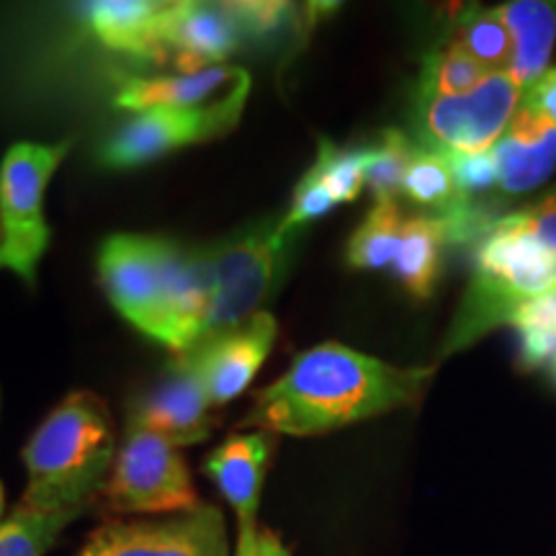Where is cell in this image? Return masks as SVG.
Wrapping results in <instances>:
<instances>
[{
  "instance_id": "6da1fadb",
  "label": "cell",
  "mask_w": 556,
  "mask_h": 556,
  "mask_svg": "<svg viewBox=\"0 0 556 556\" xmlns=\"http://www.w3.org/2000/svg\"><path fill=\"white\" fill-rule=\"evenodd\" d=\"M435 366L402 368L340 343L294 358L289 371L253 397L245 426L266 433L323 435L409 407L426 394Z\"/></svg>"
},
{
  "instance_id": "7a4b0ae2",
  "label": "cell",
  "mask_w": 556,
  "mask_h": 556,
  "mask_svg": "<svg viewBox=\"0 0 556 556\" xmlns=\"http://www.w3.org/2000/svg\"><path fill=\"white\" fill-rule=\"evenodd\" d=\"M26 492L34 510H86L106 486L116 458L111 415L93 392H73L41 420L24 446Z\"/></svg>"
},
{
  "instance_id": "3957f363",
  "label": "cell",
  "mask_w": 556,
  "mask_h": 556,
  "mask_svg": "<svg viewBox=\"0 0 556 556\" xmlns=\"http://www.w3.org/2000/svg\"><path fill=\"white\" fill-rule=\"evenodd\" d=\"M556 287V253L510 214L495 219L479 240L475 278L443 340V356L464 351L486 332L510 325L526 302Z\"/></svg>"
},
{
  "instance_id": "277c9868",
  "label": "cell",
  "mask_w": 556,
  "mask_h": 556,
  "mask_svg": "<svg viewBox=\"0 0 556 556\" xmlns=\"http://www.w3.org/2000/svg\"><path fill=\"white\" fill-rule=\"evenodd\" d=\"M299 232L302 229H291L283 217H263L229 238L201 245L214 296L206 338L263 312V304L281 287Z\"/></svg>"
},
{
  "instance_id": "5b68a950",
  "label": "cell",
  "mask_w": 556,
  "mask_h": 556,
  "mask_svg": "<svg viewBox=\"0 0 556 556\" xmlns=\"http://www.w3.org/2000/svg\"><path fill=\"white\" fill-rule=\"evenodd\" d=\"M70 139L54 144L16 142L0 163V268L34 287L52 229L45 219L47 186L70 152Z\"/></svg>"
},
{
  "instance_id": "8992f818",
  "label": "cell",
  "mask_w": 556,
  "mask_h": 556,
  "mask_svg": "<svg viewBox=\"0 0 556 556\" xmlns=\"http://www.w3.org/2000/svg\"><path fill=\"white\" fill-rule=\"evenodd\" d=\"M103 495L119 516H184L201 505L189 464L170 441L127 426Z\"/></svg>"
},
{
  "instance_id": "52a82bcc",
  "label": "cell",
  "mask_w": 556,
  "mask_h": 556,
  "mask_svg": "<svg viewBox=\"0 0 556 556\" xmlns=\"http://www.w3.org/2000/svg\"><path fill=\"white\" fill-rule=\"evenodd\" d=\"M250 80L225 99L197 109H152L135 114L101 148V163L114 170L142 168L173 150L208 142L227 135L240 122L248 101Z\"/></svg>"
},
{
  "instance_id": "ba28073f",
  "label": "cell",
  "mask_w": 556,
  "mask_h": 556,
  "mask_svg": "<svg viewBox=\"0 0 556 556\" xmlns=\"http://www.w3.org/2000/svg\"><path fill=\"white\" fill-rule=\"evenodd\" d=\"M510 73H492L464 96H420V148L441 152H486L500 142L523 99Z\"/></svg>"
},
{
  "instance_id": "9c48e42d",
  "label": "cell",
  "mask_w": 556,
  "mask_h": 556,
  "mask_svg": "<svg viewBox=\"0 0 556 556\" xmlns=\"http://www.w3.org/2000/svg\"><path fill=\"white\" fill-rule=\"evenodd\" d=\"M78 556H229L225 516L199 505L184 516L116 520L90 533Z\"/></svg>"
},
{
  "instance_id": "30bf717a",
  "label": "cell",
  "mask_w": 556,
  "mask_h": 556,
  "mask_svg": "<svg viewBox=\"0 0 556 556\" xmlns=\"http://www.w3.org/2000/svg\"><path fill=\"white\" fill-rule=\"evenodd\" d=\"M170 240L111 235L99 250V278L116 312L152 338L163 302Z\"/></svg>"
},
{
  "instance_id": "8fae6325",
  "label": "cell",
  "mask_w": 556,
  "mask_h": 556,
  "mask_svg": "<svg viewBox=\"0 0 556 556\" xmlns=\"http://www.w3.org/2000/svg\"><path fill=\"white\" fill-rule=\"evenodd\" d=\"M278 325L270 312H258L238 328L201 340L191 351L178 353L206 389L214 407H225L250 387L276 343Z\"/></svg>"
},
{
  "instance_id": "7c38bea8",
  "label": "cell",
  "mask_w": 556,
  "mask_h": 556,
  "mask_svg": "<svg viewBox=\"0 0 556 556\" xmlns=\"http://www.w3.org/2000/svg\"><path fill=\"white\" fill-rule=\"evenodd\" d=\"M212 402L197 374L184 358L176 356L163 368L157 381L144 389L129 405V426L157 433L173 446H193L212 435Z\"/></svg>"
},
{
  "instance_id": "4fadbf2b",
  "label": "cell",
  "mask_w": 556,
  "mask_h": 556,
  "mask_svg": "<svg viewBox=\"0 0 556 556\" xmlns=\"http://www.w3.org/2000/svg\"><path fill=\"white\" fill-rule=\"evenodd\" d=\"M212 304V278L201 248H184L170 240L163 302L152 340L176 353L191 351L206 338Z\"/></svg>"
},
{
  "instance_id": "5bb4252c",
  "label": "cell",
  "mask_w": 556,
  "mask_h": 556,
  "mask_svg": "<svg viewBox=\"0 0 556 556\" xmlns=\"http://www.w3.org/2000/svg\"><path fill=\"white\" fill-rule=\"evenodd\" d=\"M274 441L266 430L229 435L208 454L204 471L238 516V548L258 536V505Z\"/></svg>"
},
{
  "instance_id": "9a60e30c",
  "label": "cell",
  "mask_w": 556,
  "mask_h": 556,
  "mask_svg": "<svg viewBox=\"0 0 556 556\" xmlns=\"http://www.w3.org/2000/svg\"><path fill=\"white\" fill-rule=\"evenodd\" d=\"M165 50L176 54L180 73L225 65L238 50L242 31L225 3H170L165 18Z\"/></svg>"
},
{
  "instance_id": "2e32d148",
  "label": "cell",
  "mask_w": 556,
  "mask_h": 556,
  "mask_svg": "<svg viewBox=\"0 0 556 556\" xmlns=\"http://www.w3.org/2000/svg\"><path fill=\"white\" fill-rule=\"evenodd\" d=\"M500 199H518L544 186L556 170V127L516 111L510 127L492 148Z\"/></svg>"
},
{
  "instance_id": "e0dca14e",
  "label": "cell",
  "mask_w": 556,
  "mask_h": 556,
  "mask_svg": "<svg viewBox=\"0 0 556 556\" xmlns=\"http://www.w3.org/2000/svg\"><path fill=\"white\" fill-rule=\"evenodd\" d=\"M170 3H152V0H99L88 3L83 16L88 29L103 47L131 58L163 62L165 50V18Z\"/></svg>"
},
{
  "instance_id": "ac0fdd59",
  "label": "cell",
  "mask_w": 556,
  "mask_h": 556,
  "mask_svg": "<svg viewBox=\"0 0 556 556\" xmlns=\"http://www.w3.org/2000/svg\"><path fill=\"white\" fill-rule=\"evenodd\" d=\"M250 75L245 70L219 65L201 70L191 75H157V78H129L116 93L114 103L124 111H142L152 109H197L225 99L242 83H248Z\"/></svg>"
},
{
  "instance_id": "d6986e66",
  "label": "cell",
  "mask_w": 556,
  "mask_h": 556,
  "mask_svg": "<svg viewBox=\"0 0 556 556\" xmlns=\"http://www.w3.org/2000/svg\"><path fill=\"white\" fill-rule=\"evenodd\" d=\"M497 13L513 39V60L507 73L528 88L548 70L556 41V3L510 0L497 5Z\"/></svg>"
},
{
  "instance_id": "ffe728a7",
  "label": "cell",
  "mask_w": 556,
  "mask_h": 556,
  "mask_svg": "<svg viewBox=\"0 0 556 556\" xmlns=\"http://www.w3.org/2000/svg\"><path fill=\"white\" fill-rule=\"evenodd\" d=\"M446 245L448 235L441 217L420 214V217L405 219L392 270L409 294L417 299H428L433 294L438 270H441V253Z\"/></svg>"
},
{
  "instance_id": "44dd1931",
  "label": "cell",
  "mask_w": 556,
  "mask_h": 556,
  "mask_svg": "<svg viewBox=\"0 0 556 556\" xmlns=\"http://www.w3.org/2000/svg\"><path fill=\"white\" fill-rule=\"evenodd\" d=\"M402 197L417 206L433 208L435 214L448 212L467 201L456 189L448 152L420 148V144H415L413 160H409L405 180H402Z\"/></svg>"
},
{
  "instance_id": "7402d4cb",
  "label": "cell",
  "mask_w": 556,
  "mask_h": 556,
  "mask_svg": "<svg viewBox=\"0 0 556 556\" xmlns=\"http://www.w3.org/2000/svg\"><path fill=\"white\" fill-rule=\"evenodd\" d=\"M83 510H34L18 505L0 520V556H45Z\"/></svg>"
},
{
  "instance_id": "603a6c76",
  "label": "cell",
  "mask_w": 556,
  "mask_h": 556,
  "mask_svg": "<svg viewBox=\"0 0 556 556\" xmlns=\"http://www.w3.org/2000/svg\"><path fill=\"white\" fill-rule=\"evenodd\" d=\"M402 219L397 201H381L374 204L368 217L353 232L348 242V263L361 270H379L392 266L397 258Z\"/></svg>"
},
{
  "instance_id": "cb8c5ba5",
  "label": "cell",
  "mask_w": 556,
  "mask_h": 556,
  "mask_svg": "<svg viewBox=\"0 0 556 556\" xmlns=\"http://www.w3.org/2000/svg\"><path fill=\"white\" fill-rule=\"evenodd\" d=\"M454 45L462 47L486 73H507L513 60V39L497 9L467 11L458 18Z\"/></svg>"
},
{
  "instance_id": "d4e9b609",
  "label": "cell",
  "mask_w": 556,
  "mask_h": 556,
  "mask_svg": "<svg viewBox=\"0 0 556 556\" xmlns=\"http://www.w3.org/2000/svg\"><path fill=\"white\" fill-rule=\"evenodd\" d=\"M518 330V361L523 368H539L556 361V287L526 302L510 319Z\"/></svg>"
},
{
  "instance_id": "484cf974",
  "label": "cell",
  "mask_w": 556,
  "mask_h": 556,
  "mask_svg": "<svg viewBox=\"0 0 556 556\" xmlns=\"http://www.w3.org/2000/svg\"><path fill=\"white\" fill-rule=\"evenodd\" d=\"M366 189L374 193V201H397L402 197V180L413 160L415 144L400 129H389L381 135V142L366 148Z\"/></svg>"
},
{
  "instance_id": "4316f807",
  "label": "cell",
  "mask_w": 556,
  "mask_h": 556,
  "mask_svg": "<svg viewBox=\"0 0 556 556\" xmlns=\"http://www.w3.org/2000/svg\"><path fill=\"white\" fill-rule=\"evenodd\" d=\"M486 70L469 58L462 47L448 41L443 50L430 52L422 65L420 96H464L482 83Z\"/></svg>"
},
{
  "instance_id": "83f0119b",
  "label": "cell",
  "mask_w": 556,
  "mask_h": 556,
  "mask_svg": "<svg viewBox=\"0 0 556 556\" xmlns=\"http://www.w3.org/2000/svg\"><path fill=\"white\" fill-rule=\"evenodd\" d=\"M368 150H340L330 139H319V152L312 173L336 199V204L356 201L366 186Z\"/></svg>"
},
{
  "instance_id": "f1b7e54d",
  "label": "cell",
  "mask_w": 556,
  "mask_h": 556,
  "mask_svg": "<svg viewBox=\"0 0 556 556\" xmlns=\"http://www.w3.org/2000/svg\"><path fill=\"white\" fill-rule=\"evenodd\" d=\"M451 170H454L456 189L462 199L475 201L477 197L497 189V163L492 150L486 152H448Z\"/></svg>"
},
{
  "instance_id": "f546056e",
  "label": "cell",
  "mask_w": 556,
  "mask_h": 556,
  "mask_svg": "<svg viewBox=\"0 0 556 556\" xmlns=\"http://www.w3.org/2000/svg\"><path fill=\"white\" fill-rule=\"evenodd\" d=\"M336 206V199H332L328 189H325L323 180H319L312 170H307L296 184L289 212L283 214V222H287L291 229H304L309 222L325 217V214H330Z\"/></svg>"
},
{
  "instance_id": "4dcf8cb0",
  "label": "cell",
  "mask_w": 556,
  "mask_h": 556,
  "mask_svg": "<svg viewBox=\"0 0 556 556\" xmlns=\"http://www.w3.org/2000/svg\"><path fill=\"white\" fill-rule=\"evenodd\" d=\"M232 18L238 21L242 34L266 37L281 29L283 18L289 16V3H225Z\"/></svg>"
},
{
  "instance_id": "1f68e13d",
  "label": "cell",
  "mask_w": 556,
  "mask_h": 556,
  "mask_svg": "<svg viewBox=\"0 0 556 556\" xmlns=\"http://www.w3.org/2000/svg\"><path fill=\"white\" fill-rule=\"evenodd\" d=\"M510 217L556 253V186L546 197L533 201V204L510 212Z\"/></svg>"
},
{
  "instance_id": "d6a6232c",
  "label": "cell",
  "mask_w": 556,
  "mask_h": 556,
  "mask_svg": "<svg viewBox=\"0 0 556 556\" xmlns=\"http://www.w3.org/2000/svg\"><path fill=\"white\" fill-rule=\"evenodd\" d=\"M518 109L556 127V67L546 70L536 83H531L523 90V99H520Z\"/></svg>"
},
{
  "instance_id": "836d02e7",
  "label": "cell",
  "mask_w": 556,
  "mask_h": 556,
  "mask_svg": "<svg viewBox=\"0 0 556 556\" xmlns=\"http://www.w3.org/2000/svg\"><path fill=\"white\" fill-rule=\"evenodd\" d=\"M235 556H291V552L283 546V541L274 531H258L253 544L240 546Z\"/></svg>"
},
{
  "instance_id": "e575fe53",
  "label": "cell",
  "mask_w": 556,
  "mask_h": 556,
  "mask_svg": "<svg viewBox=\"0 0 556 556\" xmlns=\"http://www.w3.org/2000/svg\"><path fill=\"white\" fill-rule=\"evenodd\" d=\"M0 516H3V484H0Z\"/></svg>"
},
{
  "instance_id": "d590c367",
  "label": "cell",
  "mask_w": 556,
  "mask_h": 556,
  "mask_svg": "<svg viewBox=\"0 0 556 556\" xmlns=\"http://www.w3.org/2000/svg\"><path fill=\"white\" fill-rule=\"evenodd\" d=\"M554 377H556V361H554Z\"/></svg>"
}]
</instances>
